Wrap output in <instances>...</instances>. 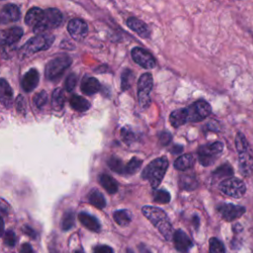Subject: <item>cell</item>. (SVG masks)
<instances>
[{
  "label": "cell",
  "instance_id": "obj_1",
  "mask_svg": "<svg viewBox=\"0 0 253 253\" xmlns=\"http://www.w3.org/2000/svg\"><path fill=\"white\" fill-rule=\"evenodd\" d=\"M235 145L238 152L239 172L243 177H249L253 173V153L242 132H237L235 136Z\"/></svg>",
  "mask_w": 253,
  "mask_h": 253
},
{
  "label": "cell",
  "instance_id": "obj_2",
  "mask_svg": "<svg viewBox=\"0 0 253 253\" xmlns=\"http://www.w3.org/2000/svg\"><path fill=\"white\" fill-rule=\"evenodd\" d=\"M143 215L159 230L166 240L172 237V225L164 211L159 208L144 206L141 210Z\"/></svg>",
  "mask_w": 253,
  "mask_h": 253
},
{
  "label": "cell",
  "instance_id": "obj_3",
  "mask_svg": "<svg viewBox=\"0 0 253 253\" xmlns=\"http://www.w3.org/2000/svg\"><path fill=\"white\" fill-rule=\"evenodd\" d=\"M168 168V159L164 156L152 160L142 171L141 178L147 180L152 188H156L161 183Z\"/></svg>",
  "mask_w": 253,
  "mask_h": 253
},
{
  "label": "cell",
  "instance_id": "obj_4",
  "mask_svg": "<svg viewBox=\"0 0 253 253\" xmlns=\"http://www.w3.org/2000/svg\"><path fill=\"white\" fill-rule=\"evenodd\" d=\"M54 37L50 34H40L30 39L21 48V54L28 56L35 52L47 49L53 42Z\"/></svg>",
  "mask_w": 253,
  "mask_h": 253
},
{
  "label": "cell",
  "instance_id": "obj_5",
  "mask_svg": "<svg viewBox=\"0 0 253 253\" xmlns=\"http://www.w3.org/2000/svg\"><path fill=\"white\" fill-rule=\"evenodd\" d=\"M63 20L61 12L56 8H48L43 11L42 20L34 26V32L36 34H42L45 31L58 27Z\"/></svg>",
  "mask_w": 253,
  "mask_h": 253
},
{
  "label": "cell",
  "instance_id": "obj_6",
  "mask_svg": "<svg viewBox=\"0 0 253 253\" xmlns=\"http://www.w3.org/2000/svg\"><path fill=\"white\" fill-rule=\"evenodd\" d=\"M223 150V144L215 141L210 144H205L198 149V158L203 166H210L218 158Z\"/></svg>",
  "mask_w": 253,
  "mask_h": 253
},
{
  "label": "cell",
  "instance_id": "obj_7",
  "mask_svg": "<svg viewBox=\"0 0 253 253\" xmlns=\"http://www.w3.org/2000/svg\"><path fill=\"white\" fill-rule=\"evenodd\" d=\"M153 87V78L149 72L143 73L137 83V99L138 104L142 109L148 108L151 100H150V92Z\"/></svg>",
  "mask_w": 253,
  "mask_h": 253
},
{
  "label": "cell",
  "instance_id": "obj_8",
  "mask_svg": "<svg viewBox=\"0 0 253 253\" xmlns=\"http://www.w3.org/2000/svg\"><path fill=\"white\" fill-rule=\"evenodd\" d=\"M71 58L68 55L62 54L52 58L45 67V76L49 80L58 79L63 72L70 66Z\"/></svg>",
  "mask_w": 253,
  "mask_h": 253
},
{
  "label": "cell",
  "instance_id": "obj_9",
  "mask_svg": "<svg viewBox=\"0 0 253 253\" xmlns=\"http://www.w3.org/2000/svg\"><path fill=\"white\" fill-rule=\"evenodd\" d=\"M186 109L188 122L198 123L208 118L211 112L210 104L205 100H199Z\"/></svg>",
  "mask_w": 253,
  "mask_h": 253
},
{
  "label": "cell",
  "instance_id": "obj_10",
  "mask_svg": "<svg viewBox=\"0 0 253 253\" xmlns=\"http://www.w3.org/2000/svg\"><path fill=\"white\" fill-rule=\"evenodd\" d=\"M218 189L224 195L234 199L241 198L246 192L244 182L238 178H227L223 180L220 182Z\"/></svg>",
  "mask_w": 253,
  "mask_h": 253
},
{
  "label": "cell",
  "instance_id": "obj_11",
  "mask_svg": "<svg viewBox=\"0 0 253 253\" xmlns=\"http://www.w3.org/2000/svg\"><path fill=\"white\" fill-rule=\"evenodd\" d=\"M131 57L135 63L145 69L154 68L156 65V60L153 55L146 49L135 46L131 49Z\"/></svg>",
  "mask_w": 253,
  "mask_h": 253
},
{
  "label": "cell",
  "instance_id": "obj_12",
  "mask_svg": "<svg viewBox=\"0 0 253 253\" xmlns=\"http://www.w3.org/2000/svg\"><path fill=\"white\" fill-rule=\"evenodd\" d=\"M217 211L226 221H232L245 213V208L233 204H223L217 208Z\"/></svg>",
  "mask_w": 253,
  "mask_h": 253
},
{
  "label": "cell",
  "instance_id": "obj_13",
  "mask_svg": "<svg viewBox=\"0 0 253 253\" xmlns=\"http://www.w3.org/2000/svg\"><path fill=\"white\" fill-rule=\"evenodd\" d=\"M67 31L74 40L81 41L88 33V26L81 19H72L67 25Z\"/></svg>",
  "mask_w": 253,
  "mask_h": 253
},
{
  "label": "cell",
  "instance_id": "obj_14",
  "mask_svg": "<svg viewBox=\"0 0 253 253\" xmlns=\"http://www.w3.org/2000/svg\"><path fill=\"white\" fill-rule=\"evenodd\" d=\"M20 9L15 4H7L0 10V24L6 25L20 19Z\"/></svg>",
  "mask_w": 253,
  "mask_h": 253
},
{
  "label": "cell",
  "instance_id": "obj_15",
  "mask_svg": "<svg viewBox=\"0 0 253 253\" xmlns=\"http://www.w3.org/2000/svg\"><path fill=\"white\" fill-rule=\"evenodd\" d=\"M23 36L20 27H13L7 30H0V44H12L19 41Z\"/></svg>",
  "mask_w": 253,
  "mask_h": 253
},
{
  "label": "cell",
  "instance_id": "obj_16",
  "mask_svg": "<svg viewBox=\"0 0 253 253\" xmlns=\"http://www.w3.org/2000/svg\"><path fill=\"white\" fill-rule=\"evenodd\" d=\"M173 242L175 245V248L181 252V253H186L188 250L192 247L193 243L189 236L181 229H178L174 234H173Z\"/></svg>",
  "mask_w": 253,
  "mask_h": 253
},
{
  "label": "cell",
  "instance_id": "obj_17",
  "mask_svg": "<svg viewBox=\"0 0 253 253\" xmlns=\"http://www.w3.org/2000/svg\"><path fill=\"white\" fill-rule=\"evenodd\" d=\"M126 25L130 30L136 33L139 37L143 39H148L150 37V30L148 26L141 20L134 17H130L126 20Z\"/></svg>",
  "mask_w": 253,
  "mask_h": 253
},
{
  "label": "cell",
  "instance_id": "obj_18",
  "mask_svg": "<svg viewBox=\"0 0 253 253\" xmlns=\"http://www.w3.org/2000/svg\"><path fill=\"white\" fill-rule=\"evenodd\" d=\"M39 72L36 69H30L22 79V88L26 92L33 91L39 83Z\"/></svg>",
  "mask_w": 253,
  "mask_h": 253
},
{
  "label": "cell",
  "instance_id": "obj_19",
  "mask_svg": "<svg viewBox=\"0 0 253 253\" xmlns=\"http://www.w3.org/2000/svg\"><path fill=\"white\" fill-rule=\"evenodd\" d=\"M0 102L7 108L13 104V91L9 83L3 78L0 79Z\"/></svg>",
  "mask_w": 253,
  "mask_h": 253
},
{
  "label": "cell",
  "instance_id": "obj_20",
  "mask_svg": "<svg viewBox=\"0 0 253 253\" xmlns=\"http://www.w3.org/2000/svg\"><path fill=\"white\" fill-rule=\"evenodd\" d=\"M78 218H79L80 222L89 230L94 231V232L100 231L101 225H100L99 220L95 216H93L89 213H86V212H80L78 215Z\"/></svg>",
  "mask_w": 253,
  "mask_h": 253
},
{
  "label": "cell",
  "instance_id": "obj_21",
  "mask_svg": "<svg viewBox=\"0 0 253 253\" xmlns=\"http://www.w3.org/2000/svg\"><path fill=\"white\" fill-rule=\"evenodd\" d=\"M101 88L100 82L95 77H85L81 82V91L86 95H93Z\"/></svg>",
  "mask_w": 253,
  "mask_h": 253
},
{
  "label": "cell",
  "instance_id": "obj_22",
  "mask_svg": "<svg viewBox=\"0 0 253 253\" xmlns=\"http://www.w3.org/2000/svg\"><path fill=\"white\" fill-rule=\"evenodd\" d=\"M169 121H170L172 126H174V127L181 126L185 125L186 123H188L186 109L183 108V109H178V110L173 111V112L170 114Z\"/></svg>",
  "mask_w": 253,
  "mask_h": 253
},
{
  "label": "cell",
  "instance_id": "obj_23",
  "mask_svg": "<svg viewBox=\"0 0 253 253\" xmlns=\"http://www.w3.org/2000/svg\"><path fill=\"white\" fill-rule=\"evenodd\" d=\"M99 182L101 186L109 193V194H115L118 192V183L117 181L107 174H101L99 176Z\"/></svg>",
  "mask_w": 253,
  "mask_h": 253
},
{
  "label": "cell",
  "instance_id": "obj_24",
  "mask_svg": "<svg viewBox=\"0 0 253 253\" xmlns=\"http://www.w3.org/2000/svg\"><path fill=\"white\" fill-rule=\"evenodd\" d=\"M194 162H195V159H194V156L192 154H184V155L179 156L175 160L174 167L177 170L185 171V170H188V169L192 168L193 165H194Z\"/></svg>",
  "mask_w": 253,
  "mask_h": 253
},
{
  "label": "cell",
  "instance_id": "obj_25",
  "mask_svg": "<svg viewBox=\"0 0 253 253\" xmlns=\"http://www.w3.org/2000/svg\"><path fill=\"white\" fill-rule=\"evenodd\" d=\"M43 16V10L38 7H34L30 9L25 17V22L28 26H35L37 25Z\"/></svg>",
  "mask_w": 253,
  "mask_h": 253
},
{
  "label": "cell",
  "instance_id": "obj_26",
  "mask_svg": "<svg viewBox=\"0 0 253 253\" xmlns=\"http://www.w3.org/2000/svg\"><path fill=\"white\" fill-rule=\"evenodd\" d=\"M179 185L183 190L192 191L197 188L198 181L193 174H183L179 178Z\"/></svg>",
  "mask_w": 253,
  "mask_h": 253
},
{
  "label": "cell",
  "instance_id": "obj_27",
  "mask_svg": "<svg viewBox=\"0 0 253 253\" xmlns=\"http://www.w3.org/2000/svg\"><path fill=\"white\" fill-rule=\"evenodd\" d=\"M69 103H70V106L78 112H85L90 108V103L85 98L78 95L71 96Z\"/></svg>",
  "mask_w": 253,
  "mask_h": 253
},
{
  "label": "cell",
  "instance_id": "obj_28",
  "mask_svg": "<svg viewBox=\"0 0 253 253\" xmlns=\"http://www.w3.org/2000/svg\"><path fill=\"white\" fill-rule=\"evenodd\" d=\"M88 200L91 205H93L94 207H96L98 209H104L106 207V200H105L103 194L96 189H93L89 193Z\"/></svg>",
  "mask_w": 253,
  "mask_h": 253
},
{
  "label": "cell",
  "instance_id": "obj_29",
  "mask_svg": "<svg viewBox=\"0 0 253 253\" xmlns=\"http://www.w3.org/2000/svg\"><path fill=\"white\" fill-rule=\"evenodd\" d=\"M51 105L52 108L55 111H60L63 108L64 105V95L63 92L60 88L55 89L52 92V97H51Z\"/></svg>",
  "mask_w": 253,
  "mask_h": 253
},
{
  "label": "cell",
  "instance_id": "obj_30",
  "mask_svg": "<svg viewBox=\"0 0 253 253\" xmlns=\"http://www.w3.org/2000/svg\"><path fill=\"white\" fill-rule=\"evenodd\" d=\"M232 175H233V170H232L231 166L227 163L222 164L221 166H219L212 172V176L216 179L228 178V177H231Z\"/></svg>",
  "mask_w": 253,
  "mask_h": 253
},
{
  "label": "cell",
  "instance_id": "obj_31",
  "mask_svg": "<svg viewBox=\"0 0 253 253\" xmlns=\"http://www.w3.org/2000/svg\"><path fill=\"white\" fill-rule=\"evenodd\" d=\"M114 219L119 225L125 226L130 222L131 217L126 210H119L114 212Z\"/></svg>",
  "mask_w": 253,
  "mask_h": 253
},
{
  "label": "cell",
  "instance_id": "obj_32",
  "mask_svg": "<svg viewBox=\"0 0 253 253\" xmlns=\"http://www.w3.org/2000/svg\"><path fill=\"white\" fill-rule=\"evenodd\" d=\"M134 79V74L132 70L130 69H125L122 73V82H121V87L123 91H126L132 84V81Z\"/></svg>",
  "mask_w": 253,
  "mask_h": 253
},
{
  "label": "cell",
  "instance_id": "obj_33",
  "mask_svg": "<svg viewBox=\"0 0 253 253\" xmlns=\"http://www.w3.org/2000/svg\"><path fill=\"white\" fill-rule=\"evenodd\" d=\"M108 166L116 173L119 174H125V170H126V165H124L123 161L116 157V156H112L111 158H109V160L107 161Z\"/></svg>",
  "mask_w": 253,
  "mask_h": 253
},
{
  "label": "cell",
  "instance_id": "obj_34",
  "mask_svg": "<svg viewBox=\"0 0 253 253\" xmlns=\"http://www.w3.org/2000/svg\"><path fill=\"white\" fill-rule=\"evenodd\" d=\"M141 163L142 161L136 157H132L128 162L127 164L126 165V170H125V174H127V175H131V174H134L141 166Z\"/></svg>",
  "mask_w": 253,
  "mask_h": 253
},
{
  "label": "cell",
  "instance_id": "obj_35",
  "mask_svg": "<svg viewBox=\"0 0 253 253\" xmlns=\"http://www.w3.org/2000/svg\"><path fill=\"white\" fill-rule=\"evenodd\" d=\"M171 196L165 190H156L153 192V200L158 204H167L170 202Z\"/></svg>",
  "mask_w": 253,
  "mask_h": 253
},
{
  "label": "cell",
  "instance_id": "obj_36",
  "mask_svg": "<svg viewBox=\"0 0 253 253\" xmlns=\"http://www.w3.org/2000/svg\"><path fill=\"white\" fill-rule=\"evenodd\" d=\"M74 213L73 211H66L61 219V228L63 230H69L74 225Z\"/></svg>",
  "mask_w": 253,
  "mask_h": 253
},
{
  "label": "cell",
  "instance_id": "obj_37",
  "mask_svg": "<svg viewBox=\"0 0 253 253\" xmlns=\"http://www.w3.org/2000/svg\"><path fill=\"white\" fill-rule=\"evenodd\" d=\"M210 253H225L223 244L217 238L210 239Z\"/></svg>",
  "mask_w": 253,
  "mask_h": 253
},
{
  "label": "cell",
  "instance_id": "obj_38",
  "mask_svg": "<svg viewBox=\"0 0 253 253\" xmlns=\"http://www.w3.org/2000/svg\"><path fill=\"white\" fill-rule=\"evenodd\" d=\"M47 102V94L45 91H41L34 97V103L38 108H42Z\"/></svg>",
  "mask_w": 253,
  "mask_h": 253
},
{
  "label": "cell",
  "instance_id": "obj_39",
  "mask_svg": "<svg viewBox=\"0 0 253 253\" xmlns=\"http://www.w3.org/2000/svg\"><path fill=\"white\" fill-rule=\"evenodd\" d=\"M121 135H122L123 140L127 144L131 143L135 139V135H134L133 131L128 127H123L121 130Z\"/></svg>",
  "mask_w": 253,
  "mask_h": 253
},
{
  "label": "cell",
  "instance_id": "obj_40",
  "mask_svg": "<svg viewBox=\"0 0 253 253\" xmlns=\"http://www.w3.org/2000/svg\"><path fill=\"white\" fill-rule=\"evenodd\" d=\"M76 83H77V76H76L75 74H73V73L69 74V75L67 76V78H66V80H65V84H64L66 91L71 92V91L75 88Z\"/></svg>",
  "mask_w": 253,
  "mask_h": 253
},
{
  "label": "cell",
  "instance_id": "obj_41",
  "mask_svg": "<svg viewBox=\"0 0 253 253\" xmlns=\"http://www.w3.org/2000/svg\"><path fill=\"white\" fill-rule=\"evenodd\" d=\"M4 243L10 247H13L16 244V235L13 230H7L4 233Z\"/></svg>",
  "mask_w": 253,
  "mask_h": 253
},
{
  "label": "cell",
  "instance_id": "obj_42",
  "mask_svg": "<svg viewBox=\"0 0 253 253\" xmlns=\"http://www.w3.org/2000/svg\"><path fill=\"white\" fill-rule=\"evenodd\" d=\"M16 108L19 113L21 114L26 113V100L22 95H19L16 99Z\"/></svg>",
  "mask_w": 253,
  "mask_h": 253
},
{
  "label": "cell",
  "instance_id": "obj_43",
  "mask_svg": "<svg viewBox=\"0 0 253 253\" xmlns=\"http://www.w3.org/2000/svg\"><path fill=\"white\" fill-rule=\"evenodd\" d=\"M93 253H114V250L108 245H97L94 247Z\"/></svg>",
  "mask_w": 253,
  "mask_h": 253
},
{
  "label": "cell",
  "instance_id": "obj_44",
  "mask_svg": "<svg viewBox=\"0 0 253 253\" xmlns=\"http://www.w3.org/2000/svg\"><path fill=\"white\" fill-rule=\"evenodd\" d=\"M171 140V134L169 132H162L160 134V142L163 144V145H166L170 142Z\"/></svg>",
  "mask_w": 253,
  "mask_h": 253
},
{
  "label": "cell",
  "instance_id": "obj_45",
  "mask_svg": "<svg viewBox=\"0 0 253 253\" xmlns=\"http://www.w3.org/2000/svg\"><path fill=\"white\" fill-rule=\"evenodd\" d=\"M23 231H24V233H26L27 235H29V236L32 237V238H36V237H37L36 231H35L34 229H32V227H30V226H28V225H25V226L23 227Z\"/></svg>",
  "mask_w": 253,
  "mask_h": 253
},
{
  "label": "cell",
  "instance_id": "obj_46",
  "mask_svg": "<svg viewBox=\"0 0 253 253\" xmlns=\"http://www.w3.org/2000/svg\"><path fill=\"white\" fill-rule=\"evenodd\" d=\"M20 253H35L33 247L29 243H25L21 246Z\"/></svg>",
  "mask_w": 253,
  "mask_h": 253
},
{
  "label": "cell",
  "instance_id": "obj_47",
  "mask_svg": "<svg viewBox=\"0 0 253 253\" xmlns=\"http://www.w3.org/2000/svg\"><path fill=\"white\" fill-rule=\"evenodd\" d=\"M183 151V146L182 145H174L171 148V152L173 154H180Z\"/></svg>",
  "mask_w": 253,
  "mask_h": 253
},
{
  "label": "cell",
  "instance_id": "obj_48",
  "mask_svg": "<svg viewBox=\"0 0 253 253\" xmlns=\"http://www.w3.org/2000/svg\"><path fill=\"white\" fill-rule=\"evenodd\" d=\"M4 233V221L3 218L0 216V236Z\"/></svg>",
  "mask_w": 253,
  "mask_h": 253
},
{
  "label": "cell",
  "instance_id": "obj_49",
  "mask_svg": "<svg viewBox=\"0 0 253 253\" xmlns=\"http://www.w3.org/2000/svg\"><path fill=\"white\" fill-rule=\"evenodd\" d=\"M141 253H151V252H150L148 249H145V248H144V249L141 250Z\"/></svg>",
  "mask_w": 253,
  "mask_h": 253
},
{
  "label": "cell",
  "instance_id": "obj_50",
  "mask_svg": "<svg viewBox=\"0 0 253 253\" xmlns=\"http://www.w3.org/2000/svg\"><path fill=\"white\" fill-rule=\"evenodd\" d=\"M75 253H84L82 250H77Z\"/></svg>",
  "mask_w": 253,
  "mask_h": 253
}]
</instances>
